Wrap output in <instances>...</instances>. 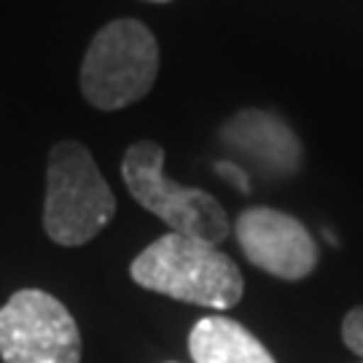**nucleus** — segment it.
Returning <instances> with one entry per match:
<instances>
[{
	"label": "nucleus",
	"instance_id": "f257e3e1",
	"mask_svg": "<svg viewBox=\"0 0 363 363\" xmlns=\"http://www.w3.org/2000/svg\"><path fill=\"white\" fill-rule=\"evenodd\" d=\"M130 272L145 291L210 310H232L245 291L240 267L218 245L175 232L154 240Z\"/></svg>",
	"mask_w": 363,
	"mask_h": 363
},
{
	"label": "nucleus",
	"instance_id": "f03ea898",
	"mask_svg": "<svg viewBox=\"0 0 363 363\" xmlns=\"http://www.w3.org/2000/svg\"><path fill=\"white\" fill-rule=\"evenodd\" d=\"M116 216V196L91 159L76 140H60L49 151L43 229L62 247L86 245Z\"/></svg>",
	"mask_w": 363,
	"mask_h": 363
},
{
	"label": "nucleus",
	"instance_id": "7ed1b4c3",
	"mask_svg": "<svg viewBox=\"0 0 363 363\" xmlns=\"http://www.w3.org/2000/svg\"><path fill=\"white\" fill-rule=\"evenodd\" d=\"M159 76V43L138 19H113L91 38L81 62V94L97 111L143 100Z\"/></svg>",
	"mask_w": 363,
	"mask_h": 363
},
{
	"label": "nucleus",
	"instance_id": "20e7f679",
	"mask_svg": "<svg viewBox=\"0 0 363 363\" xmlns=\"http://www.w3.org/2000/svg\"><path fill=\"white\" fill-rule=\"evenodd\" d=\"M121 175L132 199L162 218L175 234L218 245L229 237V218L218 199L202 189L183 186L164 172V148L154 140H138L127 148Z\"/></svg>",
	"mask_w": 363,
	"mask_h": 363
},
{
	"label": "nucleus",
	"instance_id": "39448f33",
	"mask_svg": "<svg viewBox=\"0 0 363 363\" xmlns=\"http://www.w3.org/2000/svg\"><path fill=\"white\" fill-rule=\"evenodd\" d=\"M3 363H81V331L67 307L46 291H16L0 307Z\"/></svg>",
	"mask_w": 363,
	"mask_h": 363
},
{
	"label": "nucleus",
	"instance_id": "423d86ee",
	"mask_svg": "<svg viewBox=\"0 0 363 363\" xmlns=\"http://www.w3.org/2000/svg\"><path fill=\"white\" fill-rule=\"evenodd\" d=\"M237 242L253 267L280 280H304L318 267V242L310 229L274 208H247L240 213Z\"/></svg>",
	"mask_w": 363,
	"mask_h": 363
},
{
	"label": "nucleus",
	"instance_id": "0eeeda50",
	"mask_svg": "<svg viewBox=\"0 0 363 363\" xmlns=\"http://www.w3.org/2000/svg\"><path fill=\"white\" fill-rule=\"evenodd\" d=\"M220 140L234 154L247 156L267 175L286 178V175H294L301 164V143L294 130L267 111H256V108L240 111L223 124Z\"/></svg>",
	"mask_w": 363,
	"mask_h": 363
},
{
	"label": "nucleus",
	"instance_id": "6e6552de",
	"mask_svg": "<svg viewBox=\"0 0 363 363\" xmlns=\"http://www.w3.org/2000/svg\"><path fill=\"white\" fill-rule=\"evenodd\" d=\"M189 355L194 363H277L245 325L223 315L202 318L191 328Z\"/></svg>",
	"mask_w": 363,
	"mask_h": 363
},
{
	"label": "nucleus",
	"instance_id": "1a4fd4ad",
	"mask_svg": "<svg viewBox=\"0 0 363 363\" xmlns=\"http://www.w3.org/2000/svg\"><path fill=\"white\" fill-rule=\"evenodd\" d=\"M342 342L355 358L363 361V304L345 315V320H342Z\"/></svg>",
	"mask_w": 363,
	"mask_h": 363
},
{
	"label": "nucleus",
	"instance_id": "9d476101",
	"mask_svg": "<svg viewBox=\"0 0 363 363\" xmlns=\"http://www.w3.org/2000/svg\"><path fill=\"white\" fill-rule=\"evenodd\" d=\"M216 172H218L223 181H229L240 191V194H247L250 191V178L242 167H237L234 162H216Z\"/></svg>",
	"mask_w": 363,
	"mask_h": 363
},
{
	"label": "nucleus",
	"instance_id": "9b49d317",
	"mask_svg": "<svg viewBox=\"0 0 363 363\" xmlns=\"http://www.w3.org/2000/svg\"><path fill=\"white\" fill-rule=\"evenodd\" d=\"M148 3H169V0H148Z\"/></svg>",
	"mask_w": 363,
	"mask_h": 363
},
{
	"label": "nucleus",
	"instance_id": "f8f14e48",
	"mask_svg": "<svg viewBox=\"0 0 363 363\" xmlns=\"http://www.w3.org/2000/svg\"><path fill=\"white\" fill-rule=\"evenodd\" d=\"M361 363H363V361H361Z\"/></svg>",
	"mask_w": 363,
	"mask_h": 363
}]
</instances>
